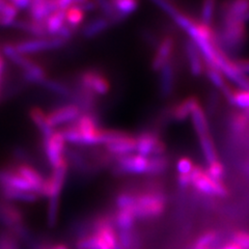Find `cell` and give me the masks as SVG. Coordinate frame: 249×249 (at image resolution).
<instances>
[{"label": "cell", "instance_id": "obj_1", "mask_svg": "<svg viewBox=\"0 0 249 249\" xmlns=\"http://www.w3.org/2000/svg\"><path fill=\"white\" fill-rule=\"evenodd\" d=\"M221 25L216 30V41L228 54L242 51L248 41V31L244 22L231 17H220Z\"/></svg>", "mask_w": 249, "mask_h": 249}, {"label": "cell", "instance_id": "obj_2", "mask_svg": "<svg viewBox=\"0 0 249 249\" xmlns=\"http://www.w3.org/2000/svg\"><path fill=\"white\" fill-rule=\"evenodd\" d=\"M134 205L129 211L136 220H151L160 217L165 211L166 196L157 189L135 191Z\"/></svg>", "mask_w": 249, "mask_h": 249}, {"label": "cell", "instance_id": "obj_3", "mask_svg": "<svg viewBox=\"0 0 249 249\" xmlns=\"http://www.w3.org/2000/svg\"><path fill=\"white\" fill-rule=\"evenodd\" d=\"M149 166V158L140 155H127L123 157H116L111 173L116 177L124 176H142L146 175Z\"/></svg>", "mask_w": 249, "mask_h": 249}, {"label": "cell", "instance_id": "obj_4", "mask_svg": "<svg viewBox=\"0 0 249 249\" xmlns=\"http://www.w3.org/2000/svg\"><path fill=\"white\" fill-rule=\"evenodd\" d=\"M77 87L89 90L93 95L104 96L110 90V82H109L106 75L96 69L85 70L77 76L76 83Z\"/></svg>", "mask_w": 249, "mask_h": 249}, {"label": "cell", "instance_id": "obj_5", "mask_svg": "<svg viewBox=\"0 0 249 249\" xmlns=\"http://www.w3.org/2000/svg\"><path fill=\"white\" fill-rule=\"evenodd\" d=\"M67 41L57 36L47 37H31L28 40L14 44L16 50L23 55H31V54L41 53L44 51L60 49L66 45Z\"/></svg>", "mask_w": 249, "mask_h": 249}, {"label": "cell", "instance_id": "obj_6", "mask_svg": "<svg viewBox=\"0 0 249 249\" xmlns=\"http://www.w3.org/2000/svg\"><path fill=\"white\" fill-rule=\"evenodd\" d=\"M136 152L138 155L150 158L153 156H163L166 147L159 134L154 130H145L136 137Z\"/></svg>", "mask_w": 249, "mask_h": 249}, {"label": "cell", "instance_id": "obj_7", "mask_svg": "<svg viewBox=\"0 0 249 249\" xmlns=\"http://www.w3.org/2000/svg\"><path fill=\"white\" fill-rule=\"evenodd\" d=\"M43 149L47 162L51 168L56 167L66 159L65 153L67 146L60 131H55L51 136L43 138Z\"/></svg>", "mask_w": 249, "mask_h": 249}, {"label": "cell", "instance_id": "obj_8", "mask_svg": "<svg viewBox=\"0 0 249 249\" xmlns=\"http://www.w3.org/2000/svg\"><path fill=\"white\" fill-rule=\"evenodd\" d=\"M13 168L16 170V173L28 182L34 192L40 196H48V178H45L40 174V171L27 163H21Z\"/></svg>", "mask_w": 249, "mask_h": 249}, {"label": "cell", "instance_id": "obj_9", "mask_svg": "<svg viewBox=\"0 0 249 249\" xmlns=\"http://www.w3.org/2000/svg\"><path fill=\"white\" fill-rule=\"evenodd\" d=\"M81 114V109L71 102L52 109L49 113H47V118L50 126L55 129L58 126H68L74 123Z\"/></svg>", "mask_w": 249, "mask_h": 249}, {"label": "cell", "instance_id": "obj_10", "mask_svg": "<svg viewBox=\"0 0 249 249\" xmlns=\"http://www.w3.org/2000/svg\"><path fill=\"white\" fill-rule=\"evenodd\" d=\"M176 40L171 35L163 36L156 46L155 54L152 59V69L156 72H159L167 62L173 60L175 51Z\"/></svg>", "mask_w": 249, "mask_h": 249}, {"label": "cell", "instance_id": "obj_11", "mask_svg": "<svg viewBox=\"0 0 249 249\" xmlns=\"http://www.w3.org/2000/svg\"><path fill=\"white\" fill-rule=\"evenodd\" d=\"M192 185L198 192L206 194V196L225 197L229 194L227 187L222 184V182L213 180L207 175L206 170L192 183Z\"/></svg>", "mask_w": 249, "mask_h": 249}, {"label": "cell", "instance_id": "obj_12", "mask_svg": "<svg viewBox=\"0 0 249 249\" xmlns=\"http://www.w3.org/2000/svg\"><path fill=\"white\" fill-rule=\"evenodd\" d=\"M69 164L65 159L56 167L52 168V175L48 178V196L47 198H60V194L67 181Z\"/></svg>", "mask_w": 249, "mask_h": 249}, {"label": "cell", "instance_id": "obj_13", "mask_svg": "<svg viewBox=\"0 0 249 249\" xmlns=\"http://www.w3.org/2000/svg\"><path fill=\"white\" fill-rule=\"evenodd\" d=\"M185 57L189 72L193 77H200L205 73V61L197 47L191 40H187L184 44Z\"/></svg>", "mask_w": 249, "mask_h": 249}, {"label": "cell", "instance_id": "obj_14", "mask_svg": "<svg viewBox=\"0 0 249 249\" xmlns=\"http://www.w3.org/2000/svg\"><path fill=\"white\" fill-rule=\"evenodd\" d=\"M0 223L13 231L18 225L24 223L23 213L12 202L0 200Z\"/></svg>", "mask_w": 249, "mask_h": 249}, {"label": "cell", "instance_id": "obj_15", "mask_svg": "<svg viewBox=\"0 0 249 249\" xmlns=\"http://www.w3.org/2000/svg\"><path fill=\"white\" fill-rule=\"evenodd\" d=\"M159 76V91L163 98H168L173 95L176 85V67L174 61L169 62L163 67L160 71Z\"/></svg>", "mask_w": 249, "mask_h": 249}, {"label": "cell", "instance_id": "obj_16", "mask_svg": "<svg viewBox=\"0 0 249 249\" xmlns=\"http://www.w3.org/2000/svg\"><path fill=\"white\" fill-rule=\"evenodd\" d=\"M109 2L113 10V25L128 18L139 6V0H109Z\"/></svg>", "mask_w": 249, "mask_h": 249}, {"label": "cell", "instance_id": "obj_17", "mask_svg": "<svg viewBox=\"0 0 249 249\" xmlns=\"http://www.w3.org/2000/svg\"><path fill=\"white\" fill-rule=\"evenodd\" d=\"M0 187H9V188L23 191H34L28 182L16 173L14 168H0Z\"/></svg>", "mask_w": 249, "mask_h": 249}, {"label": "cell", "instance_id": "obj_18", "mask_svg": "<svg viewBox=\"0 0 249 249\" xmlns=\"http://www.w3.org/2000/svg\"><path fill=\"white\" fill-rule=\"evenodd\" d=\"M199 104V101L196 97L191 96L182 100L181 102L175 104L168 109V116L177 122H183L191 115L193 109Z\"/></svg>", "mask_w": 249, "mask_h": 249}, {"label": "cell", "instance_id": "obj_19", "mask_svg": "<svg viewBox=\"0 0 249 249\" xmlns=\"http://www.w3.org/2000/svg\"><path fill=\"white\" fill-rule=\"evenodd\" d=\"M104 146L105 151L114 157H123V156L132 155L136 152V140L134 136L127 134L118 142L108 143Z\"/></svg>", "mask_w": 249, "mask_h": 249}, {"label": "cell", "instance_id": "obj_20", "mask_svg": "<svg viewBox=\"0 0 249 249\" xmlns=\"http://www.w3.org/2000/svg\"><path fill=\"white\" fill-rule=\"evenodd\" d=\"M0 196L5 201H20V202H36L40 196L34 191H23L18 189L0 187Z\"/></svg>", "mask_w": 249, "mask_h": 249}, {"label": "cell", "instance_id": "obj_21", "mask_svg": "<svg viewBox=\"0 0 249 249\" xmlns=\"http://www.w3.org/2000/svg\"><path fill=\"white\" fill-rule=\"evenodd\" d=\"M249 9V0H224L220 7V17H231L241 20Z\"/></svg>", "mask_w": 249, "mask_h": 249}, {"label": "cell", "instance_id": "obj_22", "mask_svg": "<svg viewBox=\"0 0 249 249\" xmlns=\"http://www.w3.org/2000/svg\"><path fill=\"white\" fill-rule=\"evenodd\" d=\"M30 120L33 121L35 126L40 132L43 138H47L51 136L55 130H54L48 122V118H47V113L44 112L41 108L34 107L30 109L29 111Z\"/></svg>", "mask_w": 249, "mask_h": 249}, {"label": "cell", "instance_id": "obj_23", "mask_svg": "<svg viewBox=\"0 0 249 249\" xmlns=\"http://www.w3.org/2000/svg\"><path fill=\"white\" fill-rule=\"evenodd\" d=\"M67 24L66 11H54L45 20V27L48 36H57L59 31Z\"/></svg>", "mask_w": 249, "mask_h": 249}, {"label": "cell", "instance_id": "obj_24", "mask_svg": "<svg viewBox=\"0 0 249 249\" xmlns=\"http://www.w3.org/2000/svg\"><path fill=\"white\" fill-rule=\"evenodd\" d=\"M112 25V23L109 21L108 18L101 16V17H96L89 21L87 24L83 25L82 35L87 37L97 36L100 34L104 33L109 27Z\"/></svg>", "mask_w": 249, "mask_h": 249}, {"label": "cell", "instance_id": "obj_25", "mask_svg": "<svg viewBox=\"0 0 249 249\" xmlns=\"http://www.w3.org/2000/svg\"><path fill=\"white\" fill-rule=\"evenodd\" d=\"M190 116L192 120L193 128L196 130V134L198 135V138L209 135V124L207 120V115L200 104L196 106Z\"/></svg>", "mask_w": 249, "mask_h": 249}, {"label": "cell", "instance_id": "obj_26", "mask_svg": "<svg viewBox=\"0 0 249 249\" xmlns=\"http://www.w3.org/2000/svg\"><path fill=\"white\" fill-rule=\"evenodd\" d=\"M113 221L115 229L119 231H129L135 229L137 220L129 210H116L113 213Z\"/></svg>", "mask_w": 249, "mask_h": 249}, {"label": "cell", "instance_id": "obj_27", "mask_svg": "<svg viewBox=\"0 0 249 249\" xmlns=\"http://www.w3.org/2000/svg\"><path fill=\"white\" fill-rule=\"evenodd\" d=\"M204 74L207 76L210 83H211L213 87L215 89H217L218 90L222 91L225 88L228 87V85H230L227 81V78H225L219 70L215 67L205 64V73Z\"/></svg>", "mask_w": 249, "mask_h": 249}, {"label": "cell", "instance_id": "obj_28", "mask_svg": "<svg viewBox=\"0 0 249 249\" xmlns=\"http://www.w3.org/2000/svg\"><path fill=\"white\" fill-rule=\"evenodd\" d=\"M168 167V159L163 156H153L149 158V166H147V176H160L166 171Z\"/></svg>", "mask_w": 249, "mask_h": 249}, {"label": "cell", "instance_id": "obj_29", "mask_svg": "<svg viewBox=\"0 0 249 249\" xmlns=\"http://www.w3.org/2000/svg\"><path fill=\"white\" fill-rule=\"evenodd\" d=\"M227 101L231 106L241 110L249 109V89H233Z\"/></svg>", "mask_w": 249, "mask_h": 249}, {"label": "cell", "instance_id": "obj_30", "mask_svg": "<svg viewBox=\"0 0 249 249\" xmlns=\"http://www.w3.org/2000/svg\"><path fill=\"white\" fill-rule=\"evenodd\" d=\"M217 7V0H202L200 9V22L207 25L213 24Z\"/></svg>", "mask_w": 249, "mask_h": 249}, {"label": "cell", "instance_id": "obj_31", "mask_svg": "<svg viewBox=\"0 0 249 249\" xmlns=\"http://www.w3.org/2000/svg\"><path fill=\"white\" fill-rule=\"evenodd\" d=\"M199 144L201 147L202 155H204L208 164H211V163L217 161V154L214 146V142L212 138L210 137V135L199 137Z\"/></svg>", "mask_w": 249, "mask_h": 249}, {"label": "cell", "instance_id": "obj_32", "mask_svg": "<svg viewBox=\"0 0 249 249\" xmlns=\"http://www.w3.org/2000/svg\"><path fill=\"white\" fill-rule=\"evenodd\" d=\"M84 16H85V12L81 10L80 7L71 6L70 9L66 11L67 24L74 30H76L78 27L83 24Z\"/></svg>", "mask_w": 249, "mask_h": 249}, {"label": "cell", "instance_id": "obj_33", "mask_svg": "<svg viewBox=\"0 0 249 249\" xmlns=\"http://www.w3.org/2000/svg\"><path fill=\"white\" fill-rule=\"evenodd\" d=\"M76 249H101V241L96 233L83 236L76 239L75 241Z\"/></svg>", "mask_w": 249, "mask_h": 249}, {"label": "cell", "instance_id": "obj_34", "mask_svg": "<svg viewBox=\"0 0 249 249\" xmlns=\"http://www.w3.org/2000/svg\"><path fill=\"white\" fill-rule=\"evenodd\" d=\"M249 127V119L244 114L243 111L236 113L231 119V128L233 133L242 134Z\"/></svg>", "mask_w": 249, "mask_h": 249}, {"label": "cell", "instance_id": "obj_35", "mask_svg": "<svg viewBox=\"0 0 249 249\" xmlns=\"http://www.w3.org/2000/svg\"><path fill=\"white\" fill-rule=\"evenodd\" d=\"M60 198H48V209H47V224L49 228H54L58 220Z\"/></svg>", "mask_w": 249, "mask_h": 249}, {"label": "cell", "instance_id": "obj_36", "mask_svg": "<svg viewBox=\"0 0 249 249\" xmlns=\"http://www.w3.org/2000/svg\"><path fill=\"white\" fill-rule=\"evenodd\" d=\"M0 249H20L19 240L12 232L0 233Z\"/></svg>", "mask_w": 249, "mask_h": 249}, {"label": "cell", "instance_id": "obj_37", "mask_svg": "<svg viewBox=\"0 0 249 249\" xmlns=\"http://www.w3.org/2000/svg\"><path fill=\"white\" fill-rule=\"evenodd\" d=\"M206 173L210 178H212L213 180L222 182V178L224 176V166L220 162L215 161L211 163V164H209L208 168L206 169Z\"/></svg>", "mask_w": 249, "mask_h": 249}, {"label": "cell", "instance_id": "obj_38", "mask_svg": "<svg viewBox=\"0 0 249 249\" xmlns=\"http://www.w3.org/2000/svg\"><path fill=\"white\" fill-rule=\"evenodd\" d=\"M217 238V233L215 231H208L201 235L197 240L196 244H194V249L199 248H209Z\"/></svg>", "mask_w": 249, "mask_h": 249}, {"label": "cell", "instance_id": "obj_39", "mask_svg": "<svg viewBox=\"0 0 249 249\" xmlns=\"http://www.w3.org/2000/svg\"><path fill=\"white\" fill-rule=\"evenodd\" d=\"M232 243L241 249H249V232L244 231H236L232 235Z\"/></svg>", "mask_w": 249, "mask_h": 249}, {"label": "cell", "instance_id": "obj_40", "mask_svg": "<svg viewBox=\"0 0 249 249\" xmlns=\"http://www.w3.org/2000/svg\"><path fill=\"white\" fill-rule=\"evenodd\" d=\"M193 167V162L187 157H183L177 162V170L178 175H189Z\"/></svg>", "mask_w": 249, "mask_h": 249}, {"label": "cell", "instance_id": "obj_41", "mask_svg": "<svg viewBox=\"0 0 249 249\" xmlns=\"http://www.w3.org/2000/svg\"><path fill=\"white\" fill-rule=\"evenodd\" d=\"M233 64L241 73L249 76V58H237L233 59Z\"/></svg>", "mask_w": 249, "mask_h": 249}, {"label": "cell", "instance_id": "obj_42", "mask_svg": "<svg viewBox=\"0 0 249 249\" xmlns=\"http://www.w3.org/2000/svg\"><path fill=\"white\" fill-rule=\"evenodd\" d=\"M178 185L181 189H186L191 185V178L189 175H178Z\"/></svg>", "mask_w": 249, "mask_h": 249}, {"label": "cell", "instance_id": "obj_43", "mask_svg": "<svg viewBox=\"0 0 249 249\" xmlns=\"http://www.w3.org/2000/svg\"><path fill=\"white\" fill-rule=\"evenodd\" d=\"M10 3H12L16 9L19 10H28V7L31 3V0H7Z\"/></svg>", "mask_w": 249, "mask_h": 249}, {"label": "cell", "instance_id": "obj_44", "mask_svg": "<svg viewBox=\"0 0 249 249\" xmlns=\"http://www.w3.org/2000/svg\"><path fill=\"white\" fill-rule=\"evenodd\" d=\"M241 21L244 22L245 24H247V23L249 22V9L244 13V15L241 17Z\"/></svg>", "mask_w": 249, "mask_h": 249}, {"label": "cell", "instance_id": "obj_45", "mask_svg": "<svg viewBox=\"0 0 249 249\" xmlns=\"http://www.w3.org/2000/svg\"><path fill=\"white\" fill-rule=\"evenodd\" d=\"M52 245L48 244V243H44V242H41L40 245H38L36 249H51Z\"/></svg>", "mask_w": 249, "mask_h": 249}, {"label": "cell", "instance_id": "obj_46", "mask_svg": "<svg viewBox=\"0 0 249 249\" xmlns=\"http://www.w3.org/2000/svg\"><path fill=\"white\" fill-rule=\"evenodd\" d=\"M221 249H241V248H240L239 246H237L236 244H233V243L231 242V243L227 244L224 247H222Z\"/></svg>", "mask_w": 249, "mask_h": 249}, {"label": "cell", "instance_id": "obj_47", "mask_svg": "<svg viewBox=\"0 0 249 249\" xmlns=\"http://www.w3.org/2000/svg\"><path fill=\"white\" fill-rule=\"evenodd\" d=\"M51 249H69V248L65 244H56V245H52Z\"/></svg>", "mask_w": 249, "mask_h": 249}, {"label": "cell", "instance_id": "obj_48", "mask_svg": "<svg viewBox=\"0 0 249 249\" xmlns=\"http://www.w3.org/2000/svg\"><path fill=\"white\" fill-rule=\"evenodd\" d=\"M199 249H209V248H199Z\"/></svg>", "mask_w": 249, "mask_h": 249}]
</instances>
